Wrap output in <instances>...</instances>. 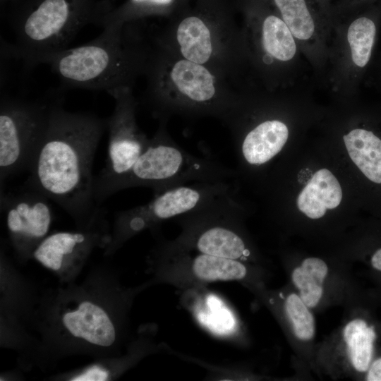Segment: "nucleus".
<instances>
[{
	"mask_svg": "<svg viewBox=\"0 0 381 381\" xmlns=\"http://www.w3.org/2000/svg\"><path fill=\"white\" fill-rule=\"evenodd\" d=\"M331 40L325 87L341 99L358 88L373 55L377 28L373 18L356 11L331 17Z\"/></svg>",
	"mask_w": 381,
	"mask_h": 381,
	"instance_id": "6e6552de",
	"label": "nucleus"
},
{
	"mask_svg": "<svg viewBox=\"0 0 381 381\" xmlns=\"http://www.w3.org/2000/svg\"><path fill=\"white\" fill-rule=\"evenodd\" d=\"M53 103L1 97V186L9 177L29 170L46 132Z\"/></svg>",
	"mask_w": 381,
	"mask_h": 381,
	"instance_id": "9b49d317",
	"label": "nucleus"
},
{
	"mask_svg": "<svg viewBox=\"0 0 381 381\" xmlns=\"http://www.w3.org/2000/svg\"><path fill=\"white\" fill-rule=\"evenodd\" d=\"M235 1L242 16L250 82L270 91L315 86L307 77L312 69L299 45L270 5L265 0Z\"/></svg>",
	"mask_w": 381,
	"mask_h": 381,
	"instance_id": "39448f33",
	"label": "nucleus"
},
{
	"mask_svg": "<svg viewBox=\"0 0 381 381\" xmlns=\"http://www.w3.org/2000/svg\"><path fill=\"white\" fill-rule=\"evenodd\" d=\"M156 254L160 279L183 290L214 282H241L248 277L245 262L188 250L174 240L160 245Z\"/></svg>",
	"mask_w": 381,
	"mask_h": 381,
	"instance_id": "ddd939ff",
	"label": "nucleus"
},
{
	"mask_svg": "<svg viewBox=\"0 0 381 381\" xmlns=\"http://www.w3.org/2000/svg\"><path fill=\"white\" fill-rule=\"evenodd\" d=\"M366 380L368 381H381V358L375 360L369 368Z\"/></svg>",
	"mask_w": 381,
	"mask_h": 381,
	"instance_id": "a878e982",
	"label": "nucleus"
},
{
	"mask_svg": "<svg viewBox=\"0 0 381 381\" xmlns=\"http://www.w3.org/2000/svg\"><path fill=\"white\" fill-rule=\"evenodd\" d=\"M285 23L310 65L317 87L328 68L331 22L310 0H265Z\"/></svg>",
	"mask_w": 381,
	"mask_h": 381,
	"instance_id": "4468645a",
	"label": "nucleus"
},
{
	"mask_svg": "<svg viewBox=\"0 0 381 381\" xmlns=\"http://www.w3.org/2000/svg\"><path fill=\"white\" fill-rule=\"evenodd\" d=\"M344 339L353 368L359 372L366 371L370 365L375 333L361 319L349 322L344 327Z\"/></svg>",
	"mask_w": 381,
	"mask_h": 381,
	"instance_id": "4be33fe9",
	"label": "nucleus"
},
{
	"mask_svg": "<svg viewBox=\"0 0 381 381\" xmlns=\"http://www.w3.org/2000/svg\"><path fill=\"white\" fill-rule=\"evenodd\" d=\"M314 2L331 21V8L329 0H310Z\"/></svg>",
	"mask_w": 381,
	"mask_h": 381,
	"instance_id": "bb28decb",
	"label": "nucleus"
},
{
	"mask_svg": "<svg viewBox=\"0 0 381 381\" xmlns=\"http://www.w3.org/2000/svg\"><path fill=\"white\" fill-rule=\"evenodd\" d=\"M371 265L372 266L379 270L381 271V248L377 250L372 256L371 258Z\"/></svg>",
	"mask_w": 381,
	"mask_h": 381,
	"instance_id": "cd10ccee",
	"label": "nucleus"
},
{
	"mask_svg": "<svg viewBox=\"0 0 381 381\" xmlns=\"http://www.w3.org/2000/svg\"><path fill=\"white\" fill-rule=\"evenodd\" d=\"M239 207L232 192L175 219L181 227L174 239L200 253L246 262L252 253L238 223Z\"/></svg>",
	"mask_w": 381,
	"mask_h": 381,
	"instance_id": "1a4fd4ad",
	"label": "nucleus"
},
{
	"mask_svg": "<svg viewBox=\"0 0 381 381\" xmlns=\"http://www.w3.org/2000/svg\"><path fill=\"white\" fill-rule=\"evenodd\" d=\"M99 237L94 231L55 232L47 236L32 255L45 267L63 272L83 261Z\"/></svg>",
	"mask_w": 381,
	"mask_h": 381,
	"instance_id": "dca6fc26",
	"label": "nucleus"
},
{
	"mask_svg": "<svg viewBox=\"0 0 381 381\" xmlns=\"http://www.w3.org/2000/svg\"><path fill=\"white\" fill-rule=\"evenodd\" d=\"M202 299L201 310L196 313L198 320L213 334L231 338L235 331L236 320L229 306L212 293H207Z\"/></svg>",
	"mask_w": 381,
	"mask_h": 381,
	"instance_id": "5701e85b",
	"label": "nucleus"
},
{
	"mask_svg": "<svg viewBox=\"0 0 381 381\" xmlns=\"http://www.w3.org/2000/svg\"><path fill=\"white\" fill-rule=\"evenodd\" d=\"M342 198L340 184L334 174L327 169L316 171L299 193L297 206L310 219H319L328 209L339 206Z\"/></svg>",
	"mask_w": 381,
	"mask_h": 381,
	"instance_id": "a211bd4d",
	"label": "nucleus"
},
{
	"mask_svg": "<svg viewBox=\"0 0 381 381\" xmlns=\"http://www.w3.org/2000/svg\"><path fill=\"white\" fill-rule=\"evenodd\" d=\"M289 90L270 91L253 85L239 89L221 121L229 128L242 163L264 165L286 143L290 129L278 113Z\"/></svg>",
	"mask_w": 381,
	"mask_h": 381,
	"instance_id": "423d86ee",
	"label": "nucleus"
},
{
	"mask_svg": "<svg viewBox=\"0 0 381 381\" xmlns=\"http://www.w3.org/2000/svg\"><path fill=\"white\" fill-rule=\"evenodd\" d=\"M349 155L371 181L381 183V140L372 131L355 128L343 135Z\"/></svg>",
	"mask_w": 381,
	"mask_h": 381,
	"instance_id": "6ab92c4d",
	"label": "nucleus"
},
{
	"mask_svg": "<svg viewBox=\"0 0 381 381\" xmlns=\"http://www.w3.org/2000/svg\"><path fill=\"white\" fill-rule=\"evenodd\" d=\"M106 119L71 112L59 102L29 168L25 184L46 195L74 219L87 226L102 214L94 198L92 164Z\"/></svg>",
	"mask_w": 381,
	"mask_h": 381,
	"instance_id": "f257e3e1",
	"label": "nucleus"
},
{
	"mask_svg": "<svg viewBox=\"0 0 381 381\" xmlns=\"http://www.w3.org/2000/svg\"><path fill=\"white\" fill-rule=\"evenodd\" d=\"M190 0H128L117 11L104 17L100 25L104 28L124 25L149 16L170 18Z\"/></svg>",
	"mask_w": 381,
	"mask_h": 381,
	"instance_id": "aec40b11",
	"label": "nucleus"
},
{
	"mask_svg": "<svg viewBox=\"0 0 381 381\" xmlns=\"http://www.w3.org/2000/svg\"><path fill=\"white\" fill-rule=\"evenodd\" d=\"M284 309L295 336L303 341L311 339L315 334L314 318L300 296L290 294L285 301Z\"/></svg>",
	"mask_w": 381,
	"mask_h": 381,
	"instance_id": "b1692460",
	"label": "nucleus"
},
{
	"mask_svg": "<svg viewBox=\"0 0 381 381\" xmlns=\"http://www.w3.org/2000/svg\"><path fill=\"white\" fill-rule=\"evenodd\" d=\"M109 377V373L99 365H93L72 377L73 381H104Z\"/></svg>",
	"mask_w": 381,
	"mask_h": 381,
	"instance_id": "393cba45",
	"label": "nucleus"
},
{
	"mask_svg": "<svg viewBox=\"0 0 381 381\" xmlns=\"http://www.w3.org/2000/svg\"><path fill=\"white\" fill-rule=\"evenodd\" d=\"M159 126L129 174L119 183L114 194L132 187H147L154 195L190 181H228L235 176L231 168L195 157L180 147L167 131V121Z\"/></svg>",
	"mask_w": 381,
	"mask_h": 381,
	"instance_id": "0eeeda50",
	"label": "nucleus"
},
{
	"mask_svg": "<svg viewBox=\"0 0 381 381\" xmlns=\"http://www.w3.org/2000/svg\"><path fill=\"white\" fill-rule=\"evenodd\" d=\"M109 94L115 106L106 119L109 135L106 164L94 178V198L98 206L114 194L116 185L131 171L150 140L137 123L138 101L133 88L121 87Z\"/></svg>",
	"mask_w": 381,
	"mask_h": 381,
	"instance_id": "9d476101",
	"label": "nucleus"
},
{
	"mask_svg": "<svg viewBox=\"0 0 381 381\" xmlns=\"http://www.w3.org/2000/svg\"><path fill=\"white\" fill-rule=\"evenodd\" d=\"M62 322L73 337L97 346L107 347L116 340L112 320L102 308L90 301H83L64 313Z\"/></svg>",
	"mask_w": 381,
	"mask_h": 381,
	"instance_id": "f3484780",
	"label": "nucleus"
},
{
	"mask_svg": "<svg viewBox=\"0 0 381 381\" xmlns=\"http://www.w3.org/2000/svg\"><path fill=\"white\" fill-rule=\"evenodd\" d=\"M326 263L318 258L305 259L292 272L294 284L299 289L300 298L308 308L315 307L322 296V284L327 274Z\"/></svg>",
	"mask_w": 381,
	"mask_h": 381,
	"instance_id": "412c9836",
	"label": "nucleus"
},
{
	"mask_svg": "<svg viewBox=\"0 0 381 381\" xmlns=\"http://www.w3.org/2000/svg\"><path fill=\"white\" fill-rule=\"evenodd\" d=\"M235 0H190L153 41L206 66L238 88L250 83L244 38Z\"/></svg>",
	"mask_w": 381,
	"mask_h": 381,
	"instance_id": "f03ea898",
	"label": "nucleus"
},
{
	"mask_svg": "<svg viewBox=\"0 0 381 381\" xmlns=\"http://www.w3.org/2000/svg\"><path fill=\"white\" fill-rule=\"evenodd\" d=\"M231 192V183L223 181L184 184L154 195L149 202L116 214L115 243L202 207Z\"/></svg>",
	"mask_w": 381,
	"mask_h": 381,
	"instance_id": "f8f14e48",
	"label": "nucleus"
},
{
	"mask_svg": "<svg viewBox=\"0 0 381 381\" xmlns=\"http://www.w3.org/2000/svg\"><path fill=\"white\" fill-rule=\"evenodd\" d=\"M129 25L105 27L87 43L35 56L28 64L49 65L64 88L107 93L133 88L138 78L145 74L152 42Z\"/></svg>",
	"mask_w": 381,
	"mask_h": 381,
	"instance_id": "7ed1b4c3",
	"label": "nucleus"
},
{
	"mask_svg": "<svg viewBox=\"0 0 381 381\" xmlns=\"http://www.w3.org/2000/svg\"><path fill=\"white\" fill-rule=\"evenodd\" d=\"M144 75V100L159 121L173 115L221 120L239 90L215 71L182 58L153 40Z\"/></svg>",
	"mask_w": 381,
	"mask_h": 381,
	"instance_id": "20e7f679",
	"label": "nucleus"
},
{
	"mask_svg": "<svg viewBox=\"0 0 381 381\" xmlns=\"http://www.w3.org/2000/svg\"><path fill=\"white\" fill-rule=\"evenodd\" d=\"M49 200L26 184L16 193L1 190V210L13 245L20 253H33L47 236L53 217Z\"/></svg>",
	"mask_w": 381,
	"mask_h": 381,
	"instance_id": "2eb2a0df",
	"label": "nucleus"
}]
</instances>
